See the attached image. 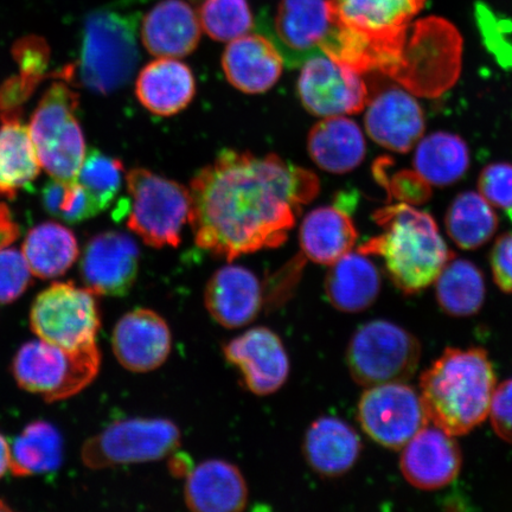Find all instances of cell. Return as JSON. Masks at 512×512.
Segmentation results:
<instances>
[{"label": "cell", "mask_w": 512, "mask_h": 512, "mask_svg": "<svg viewBox=\"0 0 512 512\" xmlns=\"http://www.w3.org/2000/svg\"><path fill=\"white\" fill-rule=\"evenodd\" d=\"M478 187L480 195L492 207L504 210L512 221V165L495 163L486 166L480 174Z\"/></svg>", "instance_id": "cell-40"}, {"label": "cell", "mask_w": 512, "mask_h": 512, "mask_svg": "<svg viewBox=\"0 0 512 512\" xmlns=\"http://www.w3.org/2000/svg\"><path fill=\"white\" fill-rule=\"evenodd\" d=\"M41 197L47 213L67 223L87 221L102 211L91 194L76 179H51L44 185Z\"/></svg>", "instance_id": "cell-37"}, {"label": "cell", "mask_w": 512, "mask_h": 512, "mask_svg": "<svg viewBox=\"0 0 512 512\" xmlns=\"http://www.w3.org/2000/svg\"><path fill=\"white\" fill-rule=\"evenodd\" d=\"M496 374L488 352L479 348L446 349L420 379L428 420L459 437L488 418Z\"/></svg>", "instance_id": "cell-2"}, {"label": "cell", "mask_w": 512, "mask_h": 512, "mask_svg": "<svg viewBox=\"0 0 512 512\" xmlns=\"http://www.w3.org/2000/svg\"><path fill=\"white\" fill-rule=\"evenodd\" d=\"M401 450L402 475L416 489H443L462 470V451L456 439L437 426L422 428Z\"/></svg>", "instance_id": "cell-19"}, {"label": "cell", "mask_w": 512, "mask_h": 512, "mask_svg": "<svg viewBox=\"0 0 512 512\" xmlns=\"http://www.w3.org/2000/svg\"><path fill=\"white\" fill-rule=\"evenodd\" d=\"M338 27L334 0H280L274 18L280 53L292 67L323 53Z\"/></svg>", "instance_id": "cell-15"}, {"label": "cell", "mask_w": 512, "mask_h": 512, "mask_svg": "<svg viewBox=\"0 0 512 512\" xmlns=\"http://www.w3.org/2000/svg\"><path fill=\"white\" fill-rule=\"evenodd\" d=\"M297 91L306 110L317 117L360 113L368 104L367 86L360 73L324 53L303 63Z\"/></svg>", "instance_id": "cell-14"}, {"label": "cell", "mask_w": 512, "mask_h": 512, "mask_svg": "<svg viewBox=\"0 0 512 512\" xmlns=\"http://www.w3.org/2000/svg\"><path fill=\"white\" fill-rule=\"evenodd\" d=\"M366 128L377 144L400 153L411 151L425 133L419 102L400 88H388L369 102Z\"/></svg>", "instance_id": "cell-20"}, {"label": "cell", "mask_w": 512, "mask_h": 512, "mask_svg": "<svg viewBox=\"0 0 512 512\" xmlns=\"http://www.w3.org/2000/svg\"><path fill=\"white\" fill-rule=\"evenodd\" d=\"M22 253L32 274L54 279L70 270L79 258V245L72 230L56 222L32 228L23 243Z\"/></svg>", "instance_id": "cell-31"}, {"label": "cell", "mask_w": 512, "mask_h": 512, "mask_svg": "<svg viewBox=\"0 0 512 512\" xmlns=\"http://www.w3.org/2000/svg\"><path fill=\"white\" fill-rule=\"evenodd\" d=\"M137 12L104 8L91 12L83 28L78 73L89 91L107 95L131 81L140 60Z\"/></svg>", "instance_id": "cell-4"}, {"label": "cell", "mask_w": 512, "mask_h": 512, "mask_svg": "<svg viewBox=\"0 0 512 512\" xmlns=\"http://www.w3.org/2000/svg\"><path fill=\"white\" fill-rule=\"evenodd\" d=\"M304 457L311 469L328 478L344 476L361 457L360 435L335 416L317 419L306 431Z\"/></svg>", "instance_id": "cell-25"}, {"label": "cell", "mask_w": 512, "mask_h": 512, "mask_svg": "<svg viewBox=\"0 0 512 512\" xmlns=\"http://www.w3.org/2000/svg\"><path fill=\"white\" fill-rule=\"evenodd\" d=\"M79 94L66 83L55 82L38 104L29 131L38 160L60 181H74L86 156V140L76 111Z\"/></svg>", "instance_id": "cell-8"}, {"label": "cell", "mask_w": 512, "mask_h": 512, "mask_svg": "<svg viewBox=\"0 0 512 512\" xmlns=\"http://www.w3.org/2000/svg\"><path fill=\"white\" fill-rule=\"evenodd\" d=\"M445 224L452 241L466 251L484 246L498 228L491 204L473 191L463 192L454 198L447 210Z\"/></svg>", "instance_id": "cell-35"}, {"label": "cell", "mask_w": 512, "mask_h": 512, "mask_svg": "<svg viewBox=\"0 0 512 512\" xmlns=\"http://www.w3.org/2000/svg\"><path fill=\"white\" fill-rule=\"evenodd\" d=\"M227 361L240 370L255 395L278 392L290 375V360L280 337L270 329L254 328L224 345Z\"/></svg>", "instance_id": "cell-17"}, {"label": "cell", "mask_w": 512, "mask_h": 512, "mask_svg": "<svg viewBox=\"0 0 512 512\" xmlns=\"http://www.w3.org/2000/svg\"><path fill=\"white\" fill-rule=\"evenodd\" d=\"M131 211L127 226L147 246L178 247L190 215V191L175 181L138 168L126 176Z\"/></svg>", "instance_id": "cell-9"}, {"label": "cell", "mask_w": 512, "mask_h": 512, "mask_svg": "<svg viewBox=\"0 0 512 512\" xmlns=\"http://www.w3.org/2000/svg\"><path fill=\"white\" fill-rule=\"evenodd\" d=\"M262 296L260 280L252 271L230 265L211 275L204 291V305L216 323L239 329L259 316Z\"/></svg>", "instance_id": "cell-21"}, {"label": "cell", "mask_w": 512, "mask_h": 512, "mask_svg": "<svg viewBox=\"0 0 512 512\" xmlns=\"http://www.w3.org/2000/svg\"><path fill=\"white\" fill-rule=\"evenodd\" d=\"M380 291V272L361 252L345 254L331 265L326 275V297L341 312L358 313L369 309Z\"/></svg>", "instance_id": "cell-27"}, {"label": "cell", "mask_w": 512, "mask_h": 512, "mask_svg": "<svg viewBox=\"0 0 512 512\" xmlns=\"http://www.w3.org/2000/svg\"><path fill=\"white\" fill-rule=\"evenodd\" d=\"M11 450L8 440L0 433V478L10 470Z\"/></svg>", "instance_id": "cell-44"}, {"label": "cell", "mask_w": 512, "mask_h": 512, "mask_svg": "<svg viewBox=\"0 0 512 512\" xmlns=\"http://www.w3.org/2000/svg\"><path fill=\"white\" fill-rule=\"evenodd\" d=\"M201 23L184 0H162L147 12L140 27L144 47L157 57L188 56L201 41Z\"/></svg>", "instance_id": "cell-23"}, {"label": "cell", "mask_w": 512, "mask_h": 512, "mask_svg": "<svg viewBox=\"0 0 512 512\" xmlns=\"http://www.w3.org/2000/svg\"><path fill=\"white\" fill-rule=\"evenodd\" d=\"M124 177V165L99 150L86 153L76 181L94 198L102 211L111 206L121 189Z\"/></svg>", "instance_id": "cell-38"}, {"label": "cell", "mask_w": 512, "mask_h": 512, "mask_svg": "<svg viewBox=\"0 0 512 512\" xmlns=\"http://www.w3.org/2000/svg\"><path fill=\"white\" fill-rule=\"evenodd\" d=\"M114 356L126 370L145 374L163 366L172 349L166 320L157 312L137 309L127 312L113 330Z\"/></svg>", "instance_id": "cell-18"}, {"label": "cell", "mask_w": 512, "mask_h": 512, "mask_svg": "<svg viewBox=\"0 0 512 512\" xmlns=\"http://www.w3.org/2000/svg\"><path fill=\"white\" fill-rule=\"evenodd\" d=\"M101 355L98 345L78 349L59 347L36 339L25 343L12 362L18 386L47 402L72 398L98 376Z\"/></svg>", "instance_id": "cell-7"}, {"label": "cell", "mask_w": 512, "mask_h": 512, "mask_svg": "<svg viewBox=\"0 0 512 512\" xmlns=\"http://www.w3.org/2000/svg\"><path fill=\"white\" fill-rule=\"evenodd\" d=\"M358 234L354 222L342 207L311 211L300 227L299 241L306 259L331 266L351 252Z\"/></svg>", "instance_id": "cell-29"}, {"label": "cell", "mask_w": 512, "mask_h": 512, "mask_svg": "<svg viewBox=\"0 0 512 512\" xmlns=\"http://www.w3.org/2000/svg\"><path fill=\"white\" fill-rule=\"evenodd\" d=\"M10 471L16 477L54 472L62 464L63 440L59 431L46 421H35L24 428L10 446Z\"/></svg>", "instance_id": "cell-34"}, {"label": "cell", "mask_w": 512, "mask_h": 512, "mask_svg": "<svg viewBox=\"0 0 512 512\" xmlns=\"http://www.w3.org/2000/svg\"><path fill=\"white\" fill-rule=\"evenodd\" d=\"M181 440L178 426L168 419H126L89 438L81 459L92 470L157 462L175 453Z\"/></svg>", "instance_id": "cell-11"}, {"label": "cell", "mask_w": 512, "mask_h": 512, "mask_svg": "<svg viewBox=\"0 0 512 512\" xmlns=\"http://www.w3.org/2000/svg\"><path fill=\"white\" fill-rule=\"evenodd\" d=\"M136 94L147 111L170 117L190 105L196 94V81L187 64L159 57L140 72Z\"/></svg>", "instance_id": "cell-26"}, {"label": "cell", "mask_w": 512, "mask_h": 512, "mask_svg": "<svg viewBox=\"0 0 512 512\" xmlns=\"http://www.w3.org/2000/svg\"><path fill=\"white\" fill-rule=\"evenodd\" d=\"M463 40L446 19L430 17L413 25L390 78L413 94L435 98L457 81Z\"/></svg>", "instance_id": "cell-5"}, {"label": "cell", "mask_w": 512, "mask_h": 512, "mask_svg": "<svg viewBox=\"0 0 512 512\" xmlns=\"http://www.w3.org/2000/svg\"><path fill=\"white\" fill-rule=\"evenodd\" d=\"M420 358L418 339L387 320L362 325L351 337L347 350L352 379L366 388L411 379Z\"/></svg>", "instance_id": "cell-10"}, {"label": "cell", "mask_w": 512, "mask_h": 512, "mask_svg": "<svg viewBox=\"0 0 512 512\" xmlns=\"http://www.w3.org/2000/svg\"><path fill=\"white\" fill-rule=\"evenodd\" d=\"M184 502L195 512H239L248 503V488L239 467L221 459L206 460L189 472Z\"/></svg>", "instance_id": "cell-24"}, {"label": "cell", "mask_w": 512, "mask_h": 512, "mask_svg": "<svg viewBox=\"0 0 512 512\" xmlns=\"http://www.w3.org/2000/svg\"><path fill=\"white\" fill-rule=\"evenodd\" d=\"M189 191L196 245L233 261L284 245L319 181L277 155L224 150L192 178Z\"/></svg>", "instance_id": "cell-1"}, {"label": "cell", "mask_w": 512, "mask_h": 512, "mask_svg": "<svg viewBox=\"0 0 512 512\" xmlns=\"http://www.w3.org/2000/svg\"><path fill=\"white\" fill-rule=\"evenodd\" d=\"M100 325L95 294L73 283L49 286L38 294L30 310V326L37 338L63 348L95 344Z\"/></svg>", "instance_id": "cell-12"}, {"label": "cell", "mask_w": 512, "mask_h": 512, "mask_svg": "<svg viewBox=\"0 0 512 512\" xmlns=\"http://www.w3.org/2000/svg\"><path fill=\"white\" fill-rule=\"evenodd\" d=\"M374 221L383 233L363 243L358 252L381 256L390 280L408 296L432 285L453 256L425 211L398 204L376 211Z\"/></svg>", "instance_id": "cell-3"}, {"label": "cell", "mask_w": 512, "mask_h": 512, "mask_svg": "<svg viewBox=\"0 0 512 512\" xmlns=\"http://www.w3.org/2000/svg\"><path fill=\"white\" fill-rule=\"evenodd\" d=\"M307 149L320 169L347 174L366 157V139L361 128L347 118L329 117L312 128Z\"/></svg>", "instance_id": "cell-28"}, {"label": "cell", "mask_w": 512, "mask_h": 512, "mask_svg": "<svg viewBox=\"0 0 512 512\" xmlns=\"http://www.w3.org/2000/svg\"><path fill=\"white\" fill-rule=\"evenodd\" d=\"M434 283L438 304L447 315L469 317L482 309L485 280L482 271L471 261L452 256Z\"/></svg>", "instance_id": "cell-33"}, {"label": "cell", "mask_w": 512, "mask_h": 512, "mask_svg": "<svg viewBox=\"0 0 512 512\" xmlns=\"http://www.w3.org/2000/svg\"><path fill=\"white\" fill-rule=\"evenodd\" d=\"M222 68L230 85L243 93L261 94L279 81L284 59L270 38L243 35L224 50Z\"/></svg>", "instance_id": "cell-22"}, {"label": "cell", "mask_w": 512, "mask_h": 512, "mask_svg": "<svg viewBox=\"0 0 512 512\" xmlns=\"http://www.w3.org/2000/svg\"><path fill=\"white\" fill-rule=\"evenodd\" d=\"M338 21L356 38L368 72L389 75L400 60L409 25L426 0H334Z\"/></svg>", "instance_id": "cell-6"}, {"label": "cell", "mask_w": 512, "mask_h": 512, "mask_svg": "<svg viewBox=\"0 0 512 512\" xmlns=\"http://www.w3.org/2000/svg\"><path fill=\"white\" fill-rule=\"evenodd\" d=\"M80 270L83 284L95 296H127L138 278L137 243L120 232L98 234L87 243Z\"/></svg>", "instance_id": "cell-16"}, {"label": "cell", "mask_w": 512, "mask_h": 512, "mask_svg": "<svg viewBox=\"0 0 512 512\" xmlns=\"http://www.w3.org/2000/svg\"><path fill=\"white\" fill-rule=\"evenodd\" d=\"M489 416L498 437L512 445V379L496 387Z\"/></svg>", "instance_id": "cell-41"}, {"label": "cell", "mask_w": 512, "mask_h": 512, "mask_svg": "<svg viewBox=\"0 0 512 512\" xmlns=\"http://www.w3.org/2000/svg\"><path fill=\"white\" fill-rule=\"evenodd\" d=\"M29 127L17 114H5L0 124V197H15L41 172Z\"/></svg>", "instance_id": "cell-30"}, {"label": "cell", "mask_w": 512, "mask_h": 512, "mask_svg": "<svg viewBox=\"0 0 512 512\" xmlns=\"http://www.w3.org/2000/svg\"><path fill=\"white\" fill-rule=\"evenodd\" d=\"M492 275L504 293H512V233L499 236L490 255Z\"/></svg>", "instance_id": "cell-42"}, {"label": "cell", "mask_w": 512, "mask_h": 512, "mask_svg": "<svg viewBox=\"0 0 512 512\" xmlns=\"http://www.w3.org/2000/svg\"><path fill=\"white\" fill-rule=\"evenodd\" d=\"M357 418L368 437L389 450H401L430 422L420 393L405 382L368 388Z\"/></svg>", "instance_id": "cell-13"}, {"label": "cell", "mask_w": 512, "mask_h": 512, "mask_svg": "<svg viewBox=\"0 0 512 512\" xmlns=\"http://www.w3.org/2000/svg\"><path fill=\"white\" fill-rule=\"evenodd\" d=\"M34 277L22 252L6 247L0 251V304L14 303L28 290Z\"/></svg>", "instance_id": "cell-39"}, {"label": "cell", "mask_w": 512, "mask_h": 512, "mask_svg": "<svg viewBox=\"0 0 512 512\" xmlns=\"http://www.w3.org/2000/svg\"><path fill=\"white\" fill-rule=\"evenodd\" d=\"M198 19L206 34L220 42H232L254 28L248 0H204Z\"/></svg>", "instance_id": "cell-36"}, {"label": "cell", "mask_w": 512, "mask_h": 512, "mask_svg": "<svg viewBox=\"0 0 512 512\" xmlns=\"http://www.w3.org/2000/svg\"><path fill=\"white\" fill-rule=\"evenodd\" d=\"M21 229L12 217L11 211L5 203H0V251L14 243Z\"/></svg>", "instance_id": "cell-43"}, {"label": "cell", "mask_w": 512, "mask_h": 512, "mask_svg": "<svg viewBox=\"0 0 512 512\" xmlns=\"http://www.w3.org/2000/svg\"><path fill=\"white\" fill-rule=\"evenodd\" d=\"M469 166V147L457 134L435 132L421 139L416 147V174L435 187H447L460 181Z\"/></svg>", "instance_id": "cell-32"}]
</instances>
